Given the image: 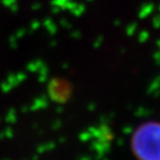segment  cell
I'll use <instances>...</instances> for the list:
<instances>
[{
    "instance_id": "obj_1",
    "label": "cell",
    "mask_w": 160,
    "mask_h": 160,
    "mask_svg": "<svg viewBox=\"0 0 160 160\" xmlns=\"http://www.w3.org/2000/svg\"><path fill=\"white\" fill-rule=\"evenodd\" d=\"M130 147L137 160H160V121H146L133 130Z\"/></svg>"
}]
</instances>
